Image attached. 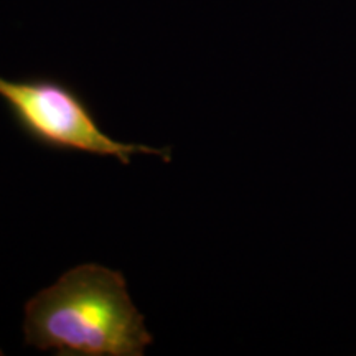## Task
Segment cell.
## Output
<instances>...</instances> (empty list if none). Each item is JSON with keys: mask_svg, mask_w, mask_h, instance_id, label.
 Wrapping results in <instances>:
<instances>
[{"mask_svg": "<svg viewBox=\"0 0 356 356\" xmlns=\"http://www.w3.org/2000/svg\"><path fill=\"white\" fill-rule=\"evenodd\" d=\"M25 343L61 356H142L154 338L118 270L83 264L25 305Z\"/></svg>", "mask_w": 356, "mask_h": 356, "instance_id": "1", "label": "cell"}, {"mask_svg": "<svg viewBox=\"0 0 356 356\" xmlns=\"http://www.w3.org/2000/svg\"><path fill=\"white\" fill-rule=\"evenodd\" d=\"M0 99L20 131L37 144L63 152L114 157L122 165L132 155H157L170 162V150L119 142L102 131L95 113L68 84L50 78L13 81L0 78Z\"/></svg>", "mask_w": 356, "mask_h": 356, "instance_id": "2", "label": "cell"}]
</instances>
